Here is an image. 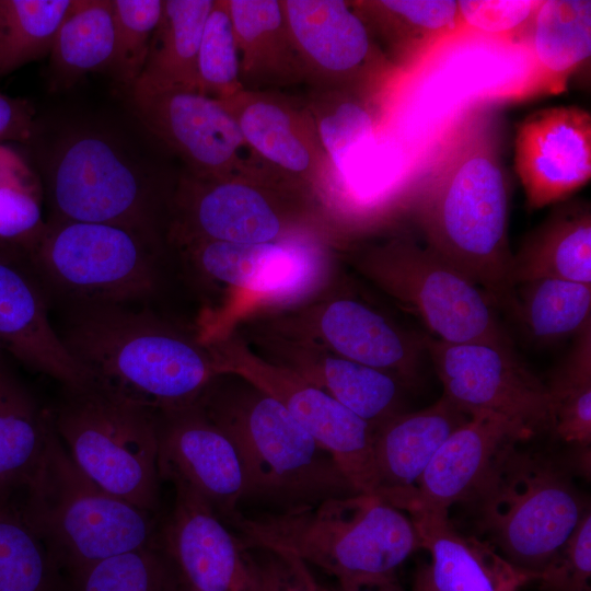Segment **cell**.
<instances>
[{
  "mask_svg": "<svg viewBox=\"0 0 591 591\" xmlns=\"http://www.w3.org/2000/svg\"><path fill=\"white\" fill-rule=\"evenodd\" d=\"M502 104L477 92L427 128L408 155L403 208L425 247L498 306L514 300Z\"/></svg>",
  "mask_w": 591,
  "mask_h": 591,
  "instance_id": "cell-1",
  "label": "cell"
},
{
  "mask_svg": "<svg viewBox=\"0 0 591 591\" xmlns=\"http://www.w3.org/2000/svg\"><path fill=\"white\" fill-rule=\"evenodd\" d=\"M63 306L56 329L90 381L153 410L189 404L210 383L202 352L138 305Z\"/></svg>",
  "mask_w": 591,
  "mask_h": 591,
  "instance_id": "cell-2",
  "label": "cell"
},
{
  "mask_svg": "<svg viewBox=\"0 0 591 591\" xmlns=\"http://www.w3.org/2000/svg\"><path fill=\"white\" fill-rule=\"evenodd\" d=\"M225 524L245 548L293 555L337 582L396 578L397 569L420 548L412 518L367 493L294 513L240 511Z\"/></svg>",
  "mask_w": 591,
  "mask_h": 591,
  "instance_id": "cell-3",
  "label": "cell"
},
{
  "mask_svg": "<svg viewBox=\"0 0 591 591\" xmlns=\"http://www.w3.org/2000/svg\"><path fill=\"white\" fill-rule=\"evenodd\" d=\"M196 402L237 452L242 502L263 513H294L359 493L333 455L271 395L232 397L206 387Z\"/></svg>",
  "mask_w": 591,
  "mask_h": 591,
  "instance_id": "cell-4",
  "label": "cell"
},
{
  "mask_svg": "<svg viewBox=\"0 0 591 591\" xmlns=\"http://www.w3.org/2000/svg\"><path fill=\"white\" fill-rule=\"evenodd\" d=\"M522 441L502 449L465 503L483 540L537 579L590 508L572 478L577 460L525 449Z\"/></svg>",
  "mask_w": 591,
  "mask_h": 591,
  "instance_id": "cell-5",
  "label": "cell"
},
{
  "mask_svg": "<svg viewBox=\"0 0 591 591\" xmlns=\"http://www.w3.org/2000/svg\"><path fill=\"white\" fill-rule=\"evenodd\" d=\"M22 494L21 503L12 505L68 581L105 558L158 547L161 524L155 512L119 499L90 480L56 431Z\"/></svg>",
  "mask_w": 591,
  "mask_h": 591,
  "instance_id": "cell-6",
  "label": "cell"
},
{
  "mask_svg": "<svg viewBox=\"0 0 591 591\" xmlns=\"http://www.w3.org/2000/svg\"><path fill=\"white\" fill-rule=\"evenodd\" d=\"M49 408L77 467L104 491L155 512L159 505L155 410L95 382L61 386Z\"/></svg>",
  "mask_w": 591,
  "mask_h": 591,
  "instance_id": "cell-7",
  "label": "cell"
},
{
  "mask_svg": "<svg viewBox=\"0 0 591 591\" xmlns=\"http://www.w3.org/2000/svg\"><path fill=\"white\" fill-rule=\"evenodd\" d=\"M153 244L121 225L50 219L23 247L49 300L138 305L154 288Z\"/></svg>",
  "mask_w": 591,
  "mask_h": 591,
  "instance_id": "cell-8",
  "label": "cell"
},
{
  "mask_svg": "<svg viewBox=\"0 0 591 591\" xmlns=\"http://www.w3.org/2000/svg\"><path fill=\"white\" fill-rule=\"evenodd\" d=\"M368 267L436 339L512 347L491 298L427 247L401 240L378 251Z\"/></svg>",
  "mask_w": 591,
  "mask_h": 591,
  "instance_id": "cell-9",
  "label": "cell"
},
{
  "mask_svg": "<svg viewBox=\"0 0 591 591\" xmlns=\"http://www.w3.org/2000/svg\"><path fill=\"white\" fill-rule=\"evenodd\" d=\"M48 192L53 220L116 224L155 237L150 183L101 135L81 134L60 147Z\"/></svg>",
  "mask_w": 591,
  "mask_h": 591,
  "instance_id": "cell-10",
  "label": "cell"
},
{
  "mask_svg": "<svg viewBox=\"0 0 591 591\" xmlns=\"http://www.w3.org/2000/svg\"><path fill=\"white\" fill-rule=\"evenodd\" d=\"M280 1L304 82L312 90L378 95L405 81L349 1Z\"/></svg>",
  "mask_w": 591,
  "mask_h": 591,
  "instance_id": "cell-11",
  "label": "cell"
},
{
  "mask_svg": "<svg viewBox=\"0 0 591 591\" xmlns=\"http://www.w3.org/2000/svg\"><path fill=\"white\" fill-rule=\"evenodd\" d=\"M144 127L199 178L275 182L254 157L229 112L197 90L138 79L129 92Z\"/></svg>",
  "mask_w": 591,
  "mask_h": 591,
  "instance_id": "cell-12",
  "label": "cell"
},
{
  "mask_svg": "<svg viewBox=\"0 0 591 591\" xmlns=\"http://www.w3.org/2000/svg\"><path fill=\"white\" fill-rule=\"evenodd\" d=\"M443 394L468 416L489 413L532 439L552 432L545 382L517 357L513 347L487 343H445L425 336Z\"/></svg>",
  "mask_w": 591,
  "mask_h": 591,
  "instance_id": "cell-13",
  "label": "cell"
},
{
  "mask_svg": "<svg viewBox=\"0 0 591 591\" xmlns=\"http://www.w3.org/2000/svg\"><path fill=\"white\" fill-rule=\"evenodd\" d=\"M267 174L292 187L336 186L306 103L276 91H250L218 100Z\"/></svg>",
  "mask_w": 591,
  "mask_h": 591,
  "instance_id": "cell-14",
  "label": "cell"
},
{
  "mask_svg": "<svg viewBox=\"0 0 591 591\" xmlns=\"http://www.w3.org/2000/svg\"><path fill=\"white\" fill-rule=\"evenodd\" d=\"M160 480L184 486L228 523L240 512L244 478L237 452L196 401L155 410Z\"/></svg>",
  "mask_w": 591,
  "mask_h": 591,
  "instance_id": "cell-15",
  "label": "cell"
},
{
  "mask_svg": "<svg viewBox=\"0 0 591 591\" xmlns=\"http://www.w3.org/2000/svg\"><path fill=\"white\" fill-rule=\"evenodd\" d=\"M174 487L158 546L176 577L193 591H260L251 551L198 494Z\"/></svg>",
  "mask_w": 591,
  "mask_h": 591,
  "instance_id": "cell-16",
  "label": "cell"
},
{
  "mask_svg": "<svg viewBox=\"0 0 591 591\" xmlns=\"http://www.w3.org/2000/svg\"><path fill=\"white\" fill-rule=\"evenodd\" d=\"M514 169L530 209L558 202L591 178V113L578 106L535 111L519 124Z\"/></svg>",
  "mask_w": 591,
  "mask_h": 591,
  "instance_id": "cell-17",
  "label": "cell"
},
{
  "mask_svg": "<svg viewBox=\"0 0 591 591\" xmlns=\"http://www.w3.org/2000/svg\"><path fill=\"white\" fill-rule=\"evenodd\" d=\"M520 48L522 71L479 93L501 104L564 93L591 56V1L542 0Z\"/></svg>",
  "mask_w": 591,
  "mask_h": 591,
  "instance_id": "cell-18",
  "label": "cell"
},
{
  "mask_svg": "<svg viewBox=\"0 0 591 591\" xmlns=\"http://www.w3.org/2000/svg\"><path fill=\"white\" fill-rule=\"evenodd\" d=\"M273 185L277 183L251 178H199L185 174L176 195L179 240L244 244L275 242L282 223L265 193Z\"/></svg>",
  "mask_w": 591,
  "mask_h": 591,
  "instance_id": "cell-19",
  "label": "cell"
},
{
  "mask_svg": "<svg viewBox=\"0 0 591 591\" xmlns=\"http://www.w3.org/2000/svg\"><path fill=\"white\" fill-rule=\"evenodd\" d=\"M48 302L31 268L0 253V351L61 386L84 384L89 376L53 325Z\"/></svg>",
  "mask_w": 591,
  "mask_h": 591,
  "instance_id": "cell-20",
  "label": "cell"
},
{
  "mask_svg": "<svg viewBox=\"0 0 591 591\" xmlns=\"http://www.w3.org/2000/svg\"><path fill=\"white\" fill-rule=\"evenodd\" d=\"M532 438L507 419L476 414L453 431L425 470L407 514L415 519L449 518L450 508L466 502L509 443Z\"/></svg>",
  "mask_w": 591,
  "mask_h": 591,
  "instance_id": "cell-21",
  "label": "cell"
},
{
  "mask_svg": "<svg viewBox=\"0 0 591 591\" xmlns=\"http://www.w3.org/2000/svg\"><path fill=\"white\" fill-rule=\"evenodd\" d=\"M470 418L442 395L424 409L402 412L373 428V495L407 513L434 453Z\"/></svg>",
  "mask_w": 591,
  "mask_h": 591,
  "instance_id": "cell-22",
  "label": "cell"
},
{
  "mask_svg": "<svg viewBox=\"0 0 591 591\" xmlns=\"http://www.w3.org/2000/svg\"><path fill=\"white\" fill-rule=\"evenodd\" d=\"M371 34L390 53V60L417 84L432 65L457 46V1H349Z\"/></svg>",
  "mask_w": 591,
  "mask_h": 591,
  "instance_id": "cell-23",
  "label": "cell"
},
{
  "mask_svg": "<svg viewBox=\"0 0 591 591\" xmlns=\"http://www.w3.org/2000/svg\"><path fill=\"white\" fill-rule=\"evenodd\" d=\"M313 439L329 452L359 493L374 494L373 427L314 385L292 379H262Z\"/></svg>",
  "mask_w": 591,
  "mask_h": 591,
  "instance_id": "cell-24",
  "label": "cell"
},
{
  "mask_svg": "<svg viewBox=\"0 0 591 591\" xmlns=\"http://www.w3.org/2000/svg\"><path fill=\"white\" fill-rule=\"evenodd\" d=\"M413 522L420 548L431 556L430 565L420 571L432 591H520L536 580L510 564L485 540L456 531L449 518Z\"/></svg>",
  "mask_w": 591,
  "mask_h": 591,
  "instance_id": "cell-25",
  "label": "cell"
},
{
  "mask_svg": "<svg viewBox=\"0 0 591 591\" xmlns=\"http://www.w3.org/2000/svg\"><path fill=\"white\" fill-rule=\"evenodd\" d=\"M186 242L199 267L209 276L264 294H296L313 281L316 271L312 251L297 242Z\"/></svg>",
  "mask_w": 591,
  "mask_h": 591,
  "instance_id": "cell-26",
  "label": "cell"
},
{
  "mask_svg": "<svg viewBox=\"0 0 591 591\" xmlns=\"http://www.w3.org/2000/svg\"><path fill=\"white\" fill-rule=\"evenodd\" d=\"M244 90L275 91L304 82L280 0H227Z\"/></svg>",
  "mask_w": 591,
  "mask_h": 591,
  "instance_id": "cell-27",
  "label": "cell"
},
{
  "mask_svg": "<svg viewBox=\"0 0 591 591\" xmlns=\"http://www.w3.org/2000/svg\"><path fill=\"white\" fill-rule=\"evenodd\" d=\"M321 328L343 358L397 373L402 380L416 375L426 355L425 336L406 334L375 311L350 299L329 304Z\"/></svg>",
  "mask_w": 591,
  "mask_h": 591,
  "instance_id": "cell-28",
  "label": "cell"
},
{
  "mask_svg": "<svg viewBox=\"0 0 591 591\" xmlns=\"http://www.w3.org/2000/svg\"><path fill=\"white\" fill-rule=\"evenodd\" d=\"M55 431L50 409L0 351V501L27 487Z\"/></svg>",
  "mask_w": 591,
  "mask_h": 591,
  "instance_id": "cell-29",
  "label": "cell"
},
{
  "mask_svg": "<svg viewBox=\"0 0 591 591\" xmlns=\"http://www.w3.org/2000/svg\"><path fill=\"white\" fill-rule=\"evenodd\" d=\"M555 278L591 285V210L589 204L558 207L513 254L511 280Z\"/></svg>",
  "mask_w": 591,
  "mask_h": 591,
  "instance_id": "cell-30",
  "label": "cell"
},
{
  "mask_svg": "<svg viewBox=\"0 0 591 591\" xmlns=\"http://www.w3.org/2000/svg\"><path fill=\"white\" fill-rule=\"evenodd\" d=\"M213 3L215 0L163 1L141 79L199 91L198 51Z\"/></svg>",
  "mask_w": 591,
  "mask_h": 591,
  "instance_id": "cell-31",
  "label": "cell"
},
{
  "mask_svg": "<svg viewBox=\"0 0 591 591\" xmlns=\"http://www.w3.org/2000/svg\"><path fill=\"white\" fill-rule=\"evenodd\" d=\"M114 37L112 0H73L49 54L53 84L67 88L89 71L109 68Z\"/></svg>",
  "mask_w": 591,
  "mask_h": 591,
  "instance_id": "cell-32",
  "label": "cell"
},
{
  "mask_svg": "<svg viewBox=\"0 0 591 591\" xmlns=\"http://www.w3.org/2000/svg\"><path fill=\"white\" fill-rule=\"evenodd\" d=\"M517 286L511 310L534 340L552 344L591 324V285L540 278Z\"/></svg>",
  "mask_w": 591,
  "mask_h": 591,
  "instance_id": "cell-33",
  "label": "cell"
},
{
  "mask_svg": "<svg viewBox=\"0 0 591 591\" xmlns=\"http://www.w3.org/2000/svg\"><path fill=\"white\" fill-rule=\"evenodd\" d=\"M0 591H70L46 545L7 501H0Z\"/></svg>",
  "mask_w": 591,
  "mask_h": 591,
  "instance_id": "cell-34",
  "label": "cell"
},
{
  "mask_svg": "<svg viewBox=\"0 0 591 591\" xmlns=\"http://www.w3.org/2000/svg\"><path fill=\"white\" fill-rule=\"evenodd\" d=\"M545 384L551 403V433L576 448H590L591 324L575 336L569 354Z\"/></svg>",
  "mask_w": 591,
  "mask_h": 591,
  "instance_id": "cell-35",
  "label": "cell"
},
{
  "mask_svg": "<svg viewBox=\"0 0 591 591\" xmlns=\"http://www.w3.org/2000/svg\"><path fill=\"white\" fill-rule=\"evenodd\" d=\"M73 0H0V78L50 54Z\"/></svg>",
  "mask_w": 591,
  "mask_h": 591,
  "instance_id": "cell-36",
  "label": "cell"
},
{
  "mask_svg": "<svg viewBox=\"0 0 591 591\" xmlns=\"http://www.w3.org/2000/svg\"><path fill=\"white\" fill-rule=\"evenodd\" d=\"M316 387L373 428L402 413L401 382L394 374L346 358H327Z\"/></svg>",
  "mask_w": 591,
  "mask_h": 591,
  "instance_id": "cell-37",
  "label": "cell"
},
{
  "mask_svg": "<svg viewBox=\"0 0 591 591\" xmlns=\"http://www.w3.org/2000/svg\"><path fill=\"white\" fill-rule=\"evenodd\" d=\"M172 568L159 547L100 560L69 581L70 591H166Z\"/></svg>",
  "mask_w": 591,
  "mask_h": 591,
  "instance_id": "cell-38",
  "label": "cell"
},
{
  "mask_svg": "<svg viewBox=\"0 0 591 591\" xmlns=\"http://www.w3.org/2000/svg\"><path fill=\"white\" fill-rule=\"evenodd\" d=\"M112 5L115 37L109 69L129 93L143 71L163 1L112 0Z\"/></svg>",
  "mask_w": 591,
  "mask_h": 591,
  "instance_id": "cell-39",
  "label": "cell"
},
{
  "mask_svg": "<svg viewBox=\"0 0 591 591\" xmlns=\"http://www.w3.org/2000/svg\"><path fill=\"white\" fill-rule=\"evenodd\" d=\"M199 91L216 100L243 89L235 33L227 0H215L207 18L197 60Z\"/></svg>",
  "mask_w": 591,
  "mask_h": 591,
  "instance_id": "cell-40",
  "label": "cell"
},
{
  "mask_svg": "<svg viewBox=\"0 0 591 591\" xmlns=\"http://www.w3.org/2000/svg\"><path fill=\"white\" fill-rule=\"evenodd\" d=\"M542 0H460L457 46L483 39L518 47L525 39Z\"/></svg>",
  "mask_w": 591,
  "mask_h": 591,
  "instance_id": "cell-41",
  "label": "cell"
},
{
  "mask_svg": "<svg viewBox=\"0 0 591 591\" xmlns=\"http://www.w3.org/2000/svg\"><path fill=\"white\" fill-rule=\"evenodd\" d=\"M590 580L591 512L588 509L536 581L543 591H591Z\"/></svg>",
  "mask_w": 591,
  "mask_h": 591,
  "instance_id": "cell-42",
  "label": "cell"
},
{
  "mask_svg": "<svg viewBox=\"0 0 591 591\" xmlns=\"http://www.w3.org/2000/svg\"><path fill=\"white\" fill-rule=\"evenodd\" d=\"M40 211L28 179L0 182V237L24 246L43 228Z\"/></svg>",
  "mask_w": 591,
  "mask_h": 591,
  "instance_id": "cell-43",
  "label": "cell"
},
{
  "mask_svg": "<svg viewBox=\"0 0 591 591\" xmlns=\"http://www.w3.org/2000/svg\"><path fill=\"white\" fill-rule=\"evenodd\" d=\"M250 551L257 564L260 591H325L296 556L264 548Z\"/></svg>",
  "mask_w": 591,
  "mask_h": 591,
  "instance_id": "cell-44",
  "label": "cell"
},
{
  "mask_svg": "<svg viewBox=\"0 0 591 591\" xmlns=\"http://www.w3.org/2000/svg\"><path fill=\"white\" fill-rule=\"evenodd\" d=\"M35 109L25 100L0 93V141H25L34 131Z\"/></svg>",
  "mask_w": 591,
  "mask_h": 591,
  "instance_id": "cell-45",
  "label": "cell"
},
{
  "mask_svg": "<svg viewBox=\"0 0 591 591\" xmlns=\"http://www.w3.org/2000/svg\"><path fill=\"white\" fill-rule=\"evenodd\" d=\"M332 591H403V589L397 579L393 578L376 581L337 582Z\"/></svg>",
  "mask_w": 591,
  "mask_h": 591,
  "instance_id": "cell-46",
  "label": "cell"
},
{
  "mask_svg": "<svg viewBox=\"0 0 591 591\" xmlns=\"http://www.w3.org/2000/svg\"><path fill=\"white\" fill-rule=\"evenodd\" d=\"M166 591H193L185 586L174 573L172 569V577Z\"/></svg>",
  "mask_w": 591,
  "mask_h": 591,
  "instance_id": "cell-47",
  "label": "cell"
},
{
  "mask_svg": "<svg viewBox=\"0 0 591 591\" xmlns=\"http://www.w3.org/2000/svg\"><path fill=\"white\" fill-rule=\"evenodd\" d=\"M414 591H432L420 570L418 571L415 579Z\"/></svg>",
  "mask_w": 591,
  "mask_h": 591,
  "instance_id": "cell-48",
  "label": "cell"
}]
</instances>
